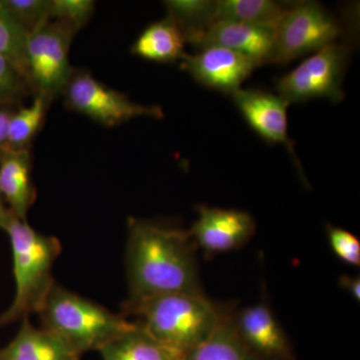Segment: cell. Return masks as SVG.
Instances as JSON below:
<instances>
[{
  "label": "cell",
  "instance_id": "cell-3",
  "mask_svg": "<svg viewBox=\"0 0 360 360\" xmlns=\"http://www.w3.org/2000/svg\"><path fill=\"white\" fill-rule=\"evenodd\" d=\"M2 231L11 241L15 292L11 307L0 315V326L39 314L56 283L52 269L61 252L58 238L35 231L13 212Z\"/></svg>",
  "mask_w": 360,
  "mask_h": 360
},
{
  "label": "cell",
  "instance_id": "cell-15",
  "mask_svg": "<svg viewBox=\"0 0 360 360\" xmlns=\"http://www.w3.org/2000/svg\"><path fill=\"white\" fill-rule=\"evenodd\" d=\"M80 355L46 329L35 328L30 317L11 342L0 348V360H79Z\"/></svg>",
  "mask_w": 360,
  "mask_h": 360
},
{
  "label": "cell",
  "instance_id": "cell-23",
  "mask_svg": "<svg viewBox=\"0 0 360 360\" xmlns=\"http://www.w3.org/2000/svg\"><path fill=\"white\" fill-rule=\"evenodd\" d=\"M1 4L27 35L51 20V0H1Z\"/></svg>",
  "mask_w": 360,
  "mask_h": 360
},
{
  "label": "cell",
  "instance_id": "cell-2",
  "mask_svg": "<svg viewBox=\"0 0 360 360\" xmlns=\"http://www.w3.org/2000/svg\"><path fill=\"white\" fill-rule=\"evenodd\" d=\"M232 309L202 293L174 292L123 303L124 316L167 347L186 354L207 340Z\"/></svg>",
  "mask_w": 360,
  "mask_h": 360
},
{
  "label": "cell",
  "instance_id": "cell-7",
  "mask_svg": "<svg viewBox=\"0 0 360 360\" xmlns=\"http://www.w3.org/2000/svg\"><path fill=\"white\" fill-rule=\"evenodd\" d=\"M340 22L316 1L290 4L274 32V58L277 65L290 61L338 41Z\"/></svg>",
  "mask_w": 360,
  "mask_h": 360
},
{
  "label": "cell",
  "instance_id": "cell-13",
  "mask_svg": "<svg viewBox=\"0 0 360 360\" xmlns=\"http://www.w3.org/2000/svg\"><path fill=\"white\" fill-rule=\"evenodd\" d=\"M219 46L245 54L260 66L274 63V32L245 23L217 20L202 35L198 49Z\"/></svg>",
  "mask_w": 360,
  "mask_h": 360
},
{
  "label": "cell",
  "instance_id": "cell-22",
  "mask_svg": "<svg viewBox=\"0 0 360 360\" xmlns=\"http://www.w3.org/2000/svg\"><path fill=\"white\" fill-rule=\"evenodd\" d=\"M26 42L27 33L14 20L0 0V56L9 61L25 79Z\"/></svg>",
  "mask_w": 360,
  "mask_h": 360
},
{
  "label": "cell",
  "instance_id": "cell-21",
  "mask_svg": "<svg viewBox=\"0 0 360 360\" xmlns=\"http://www.w3.org/2000/svg\"><path fill=\"white\" fill-rule=\"evenodd\" d=\"M52 101L41 94H34L30 105L14 110L8 125L6 149H30L35 135L44 124L45 116Z\"/></svg>",
  "mask_w": 360,
  "mask_h": 360
},
{
  "label": "cell",
  "instance_id": "cell-26",
  "mask_svg": "<svg viewBox=\"0 0 360 360\" xmlns=\"http://www.w3.org/2000/svg\"><path fill=\"white\" fill-rule=\"evenodd\" d=\"M326 233L331 250L340 262L352 266L360 265V240L347 229L335 225H326Z\"/></svg>",
  "mask_w": 360,
  "mask_h": 360
},
{
  "label": "cell",
  "instance_id": "cell-10",
  "mask_svg": "<svg viewBox=\"0 0 360 360\" xmlns=\"http://www.w3.org/2000/svg\"><path fill=\"white\" fill-rule=\"evenodd\" d=\"M198 84L222 94H233L259 65L245 54L219 46L201 49L198 53L186 54L180 60Z\"/></svg>",
  "mask_w": 360,
  "mask_h": 360
},
{
  "label": "cell",
  "instance_id": "cell-25",
  "mask_svg": "<svg viewBox=\"0 0 360 360\" xmlns=\"http://www.w3.org/2000/svg\"><path fill=\"white\" fill-rule=\"evenodd\" d=\"M94 8L92 0H51V20L65 22L77 32L91 20Z\"/></svg>",
  "mask_w": 360,
  "mask_h": 360
},
{
  "label": "cell",
  "instance_id": "cell-4",
  "mask_svg": "<svg viewBox=\"0 0 360 360\" xmlns=\"http://www.w3.org/2000/svg\"><path fill=\"white\" fill-rule=\"evenodd\" d=\"M41 328L77 354L99 350L132 326L122 314L54 283L39 312Z\"/></svg>",
  "mask_w": 360,
  "mask_h": 360
},
{
  "label": "cell",
  "instance_id": "cell-5",
  "mask_svg": "<svg viewBox=\"0 0 360 360\" xmlns=\"http://www.w3.org/2000/svg\"><path fill=\"white\" fill-rule=\"evenodd\" d=\"M77 32L58 20H51L27 35L26 80L32 92L53 101L65 92L72 77L70 49Z\"/></svg>",
  "mask_w": 360,
  "mask_h": 360
},
{
  "label": "cell",
  "instance_id": "cell-1",
  "mask_svg": "<svg viewBox=\"0 0 360 360\" xmlns=\"http://www.w3.org/2000/svg\"><path fill=\"white\" fill-rule=\"evenodd\" d=\"M196 248L188 231L129 217L125 250L129 300L202 293Z\"/></svg>",
  "mask_w": 360,
  "mask_h": 360
},
{
  "label": "cell",
  "instance_id": "cell-14",
  "mask_svg": "<svg viewBox=\"0 0 360 360\" xmlns=\"http://www.w3.org/2000/svg\"><path fill=\"white\" fill-rule=\"evenodd\" d=\"M30 149L0 153V195L8 210L21 220L27 219L35 202L37 191L32 180Z\"/></svg>",
  "mask_w": 360,
  "mask_h": 360
},
{
  "label": "cell",
  "instance_id": "cell-9",
  "mask_svg": "<svg viewBox=\"0 0 360 360\" xmlns=\"http://www.w3.org/2000/svg\"><path fill=\"white\" fill-rule=\"evenodd\" d=\"M198 217L189 229L196 248L205 255H219L245 246L255 234V219L238 210L198 205Z\"/></svg>",
  "mask_w": 360,
  "mask_h": 360
},
{
  "label": "cell",
  "instance_id": "cell-11",
  "mask_svg": "<svg viewBox=\"0 0 360 360\" xmlns=\"http://www.w3.org/2000/svg\"><path fill=\"white\" fill-rule=\"evenodd\" d=\"M239 338L262 360H296L292 345L266 300L234 310Z\"/></svg>",
  "mask_w": 360,
  "mask_h": 360
},
{
  "label": "cell",
  "instance_id": "cell-6",
  "mask_svg": "<svg viewBox=\"0 0 360 360\" xmlns=\"http://www.w3.org/2000/svg\"><path fill=\"white\" fill-rule=\"evenodd\" d=\"M350 51L348 42L335 41L315 52L277 79V96L288 104L315 98L340 103L345 97L342 82Z\"/></svg>",
  "mask_w": 360,
  "mask_h": 360
},
{
  "label": "cell",
  "instance_id": "cell-19",
  "mask_svg": "<svg viewBox=\"0 0 360 360\" xmlns=\"http://www.w3.org/2000/svg\"><path fill=\"white\" fill-rule=\"evenodd\" d=\"M290 6L272 0H215V20L236 21L274 32Z\"/></svg>",
  "mask_w": 360,
  "mask_h": 360
},
{
  "label": "cell",
  "instance_id": "cell-18",
  "mask_svg": "<svg viewBox=\"0 0 360 360\" xmlns=\"http://www.w3.org/2000/svg\"><path fill=\"white\" fill-rule=\"evenodd\" d=\"M233 307L207 340L184 354L182 360H262L239 338Z\"/></svg>",
  "mask_w": 360,
  "mask_h": 360
},
{
  "label": "cell",
  "instance_id": "cell-12",
  "mask_svg": "<svg viewBox=\"0 0 360 360\" xmlns=\"http://www.w3.org/2000/svg\"><path fill=\"white\" fill-rule=\"evenodd\" d=\"M232 101L248 125L269 144H283L292 155L298 169L295 143L288 134V108L290 104L276 94L264 90L238 89L231 94Z\"/></svg>",
  "mask_w": 360,
  "mask_h": 360
},
{
  "label": "cell",
  "instance_id": "cell-27",
  "mask_svg": "<svg viewBox=\"0 0 360 360\" xmlns=\"http://www.w3.org/2000/svg\"><path fill=\"white\" fill-rule=\"evenodd\" d=\"M340 286L354 297V300L359 302L360 300V278L359 276H341L340 277Z\"/></svg>",
  "mask_w": 360,
  "mask_h": 360
},
{
  "label": "cell",
  "instance_id": "cell-20",
  "mask_svg": "<svg viewBox=\"0 0 360 360\" xmlns=\"http://www.w3.org/2000/svg\"><path fill=\"white\" fill-rule=\"evenodd\" d=\"M167 16L184 34L186 44H198L215 20V0H167Z\"/></svg>",
  "mask_w": 360,
  "mask_h": 360
},
{
  "label": "cell",
  "instance_id": "cell-28",
  "mask_svg": "<svg viewBox=\"0 0 360 360\" xmlns=\"http://www.w3.org/2000/svg\"><path fill=\"white\" fill-rule=\"evenodd\" d=\"M14 110L13 108L0 106V153L6 148L7 132H8L9 122L13 116Z\"/></svg>",
  "mask_w": 360,
  "mask_h": 360
},
{
  "label": "cell",
  "instance_id": "cell-29",
  "mask_svg": "<svg viewBox=\"0 0 360 360\" xmlns=\"http://www.w3.org/2000/svg\"><path fill=\"white\" fill-rule=\"evenodd\" d=\"M11 212L7 207L4 198L0 195V229H4V225L6 224L7 220L11 217Z\"/></svg>",
  "mask_w": 360,
  "mask_h": 360
},
{
  "label": "cell",
  "instance_id": "cell-24",
  "mask_svg": "<svg viewBox=\"0 0 360 360\" xmlns=\"http://www.w3.org/2000/svg\"><path fill=\"white\" fill-rule=\"evenodd\" d=\"M32 92L20 71L0 56V106L14 108Z\"/></svg>",
  "mask_w": 360,
  "mask_h": 360
},
{
  "label": "cell",
  "instance_id": "cell-17",
  "mask_svg": "<svg viewBox=\"0 0 360 360\" xmlns=\"http://www.w3.org/2000/svg\"><path fill=\"white\" fill-rule=\"evenodd\" d=\"M186 41L179 27L169 18L156 21L141 33L131 52L139 58L160 63L181 60L186 52Z\"/></svg>",
  "mask_w": 360,
  "mask_h": 360
},
{
  "label": "cell",
  "instance_id": "cell-8",
  "mask_svg": "<svg viewBox=\"0 0 360 360\" xmlns=\"http://www.w3.org/2000/svg\"><path fill=\"white\" fill-rule=\"evenodd\" d=\"M63 94L70 110L105 127H115L141 116L165 117L160 106L134 103L127 94L103 84L86 71H75Z\"/></svg>",
  "mask_w": 360,
  "mask_h": 360
},
{
  "label": "cell",
  "instance_id": "cell-16",
  "mask_svg": "<svg viewBox=\"0 0 360 360\" xmlns=\"http://www.w3.org/2000/svg\"><path fill=\"white\" fill-rule=\"evenodd\" d=\"M99 352L103 360H182L184 356L155 340L134 321Z\"/></svg>",
  "mask_w": 360,
  "mask_h": 360
}]
</instances>
